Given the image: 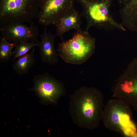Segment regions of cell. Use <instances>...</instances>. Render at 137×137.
<instances>
[{
	"mask_svg": "<svg viewBox=\"0 0 137 137\" xmlns=\"http://www.w3.org/2000/svg\"><path fill=\"white\" fill-rule=\"evenodd\" d=\"M102 92L93 87H82L70 96L69 111L73 122L80 128L93 130L101 121L104 105Z\"/></svg>",
	"mask_w": 137,
	"mask_h": 137,
	"instance_id": "6da1fadb",
	"label": "cell"
},
{
	"mask_svg": "<svg viewBox=\"0 0 137 137\" xmlns=\"http://www.w3.org/2000/svg\"><path fill=\"white\" fill-rule=\"evenodd\" d=\"M131 108L120 99L109 100L102 113L101 121L104 126L124 136L137 137V128L132 119Z\"/></svg>",
	"mask_w": 137,
	"mask_h": 137,
	"instance_id": "7a4b0ae2",
	"label": "cell"
},
{
	"mask_svg": "<svg viewBox=\"0 0 137 137\" xmlns=\"http://www.w3.org/2000/svg\"><path fill=\"white\" fill-rule=\"evenodd\" d=\"M95 48V39L88 31H77L73 37L59 43L57 49L58 55L65 62L81 64L93 54Z\"/></svg>",
	"mask_w": 137,
	"mask_h": 137,
	"instance_id": "3957f363",
	"label": "cell"
},
{
	"mask_svg": "<svg viewBox=\"0 0 137 137\" xmlns=\"http://www.w3.org/2000/svg\"><path fill=\"white\" fill-rule=\"evenodd\" d=\"M112 0H77L83 7L81 14L85 18V30L91 27L106 30L115 29L125 31L121 23L118 22L111 15L110 8Z\"/></svg>",
	"mask_w": 137,
	"mask_h": 137,
	"instance_id": "277c9868",
	"label": "cell"
},
{
	"mask_svg": "<svg viewBox=\"0 0 137 137\" xmlns=\"http://www.w3.org/2000/svg\"><path fill=\"white\" fill-rule=\"evenodd\" d=\"M41 0H0V26L13 23L30 24L37 17Z\"/></svg>",
	"mask_w": 137,
	"mask_h": 137,
	"instance_id": "5b68a950",
	"label": "cell"
},
{
	"mask_svg": "<svg viewBox=\"0 0 137 137\" xmlns=\"http://www.w3.org/2000/svg\"><path fill=\"white\" fill-rule=\"evenodd\" d=\"M113 96L123 100L137 110V57L116 80Z\"/></svg>",
	"mask_w": 137,
	"mask_h": 137,
	"instance_id": "8992f818",
	"label": "cell"
},
{
	"mask_svg": "<svg viewBox=\"0 0 137 137\" xmlns=\"http://www.w3.org/2000/svg\"><path fill=\"white\" fill-rule=\"evenodd\" d=\"M75 0H41L38 23L46 27L55 26L67 13L74 9Z\"/></svg>",
	"mask_w": 137,
	"mask_h": 137,
	"instance_id": "52a82bcc",
	"label": "cell"
},
{
	"mask_svg": "<svg viewBox=\"0 0 137 137\" xmlns=\"http://www.w3.org/2000/svg\"><path fill=\"white\" fill-rule=\"evenodd\" d=\"M33 89L42 100L47 104H56L66 94L63 83L47 72L36 76Z\"/></svg>",
	"mask_w": 137,
	"mask_h": 137,
	"instance_id": "ba28073f",
	"label": "cell"
},
{
	"mask_svg": "<svg viewBox=\"0 0 137 137\" xmlns=\"http://www.w3.org/2000/svg\"><path fill=\"white\" fill-rule=\"evenodd\" d=\"M1 36L11 43L32 42L38 43L39 32L33 23L29 26L23 23H13L0 27Z\"/></svg>",
	"mask_w": 137,
	"mask_h": 137,
	"instance_id": "9c48e42d",
	"label": "cell"
},
{
	"mask_svg": "<svg viewBox=\"0 0 137 137\" xmlns=\"http://www.w3.org/2000/svg\"><path fill=\"white\" fill-rule=\"evenodd\" d=\"M55 35L50 31L47 32L46 27L40 35V42L38 43L41 62L50 65L58 62L59 60L57 49L55 48Z\"/></svg>",
	"mask_w": 137,
	"mask_h": 137,
	"instance_id": "30bf717a",
	"label": "cell"
},
{
	"mask_svg": "<svg viewBox=\"0 0 137 137\" xmlns=\"http://www.w3.org/2000/svg\"><path fill=\"white\" fill-rule=\"evenodd\" d=\"M122 24L126 29L137 32V0H117Z\"/></svg>",
	"mask_w": 137,
	"mask_h": 137,
	"instance_id": "8fae6325",
	"label": "cell"
},
{
	"mask_svg": "<svg viewBox=\"0 0 137 137\" xmlns=\"http://www.w3.org/2000/svg\"><path fill=\"white\" fill-rule=\"evenodd\" d=\"M81 14L75 9L67 13L55 26L56 36L60 37L63 41L62 36L64 33L72 29L76 31L81 30Z\"/></svg>",
	"mask_w": 137,
	"mask_h": 137,
	"instance_id": "7c38bea8",
	"label": "cell"
},
{
	"mask_svg": "<svg viewBox=\"0 0 137 137\" xmlns=\"http://www.w3.org/2000/svg\"><path fill=\"white\" fill-rule=\"evenodd\" d=\"M35 48L29 53L19 57L13 64V69L18 75L21 76L28 73L35 62Z\"/></svg>",
	"mask_w": 137,
	"mask_h": 137,
	"instance_id": "4fadbf2b",
	"label": "cell"
},
{
	"mask_svg": "<svg viewBox=\"0 0 137 137\" xmlns=\"http://www.w3.org/2000/svg\"><path fill=\"white\" fill-rule=\"evenodd\" d=\"M16 44L11 43L5 38L0 36V61L1 62L8 61L12 57V50Z\"/></svg>",
	"mask_w": 137,
	"mask_h": 137,
	"instance_id": "5bb4252c",
	"label": "cell"
},
{
	"mask_svg": "<svg viewBox=\"0 0 137 137\" xmlns=\"http://www.w3.org/2000/svg\"><path fill=\"white\" fill-rule=\"evenodd\" d=\"M38 46L37 43L32 42H22L17 43L12 52V61H14L16 58L27 54L32 48Z\"/></svg>",
	"mask_w": 137,
	"mask_h": 137,
	"instance_id": "9a60e30c",
	"label": "cell"
}]
</instances>
